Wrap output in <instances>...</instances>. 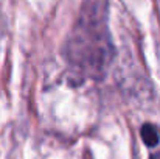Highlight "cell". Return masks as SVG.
Masks as SVG:
<instances>
[{
	"label": "cell",
	"mask_w": 160,
	"mask_h": 159,
	"mask_svg": "<svg viewBox=\"0 0 160 159\" xmlns=\"http://www.w3.org/2000/svg\"><path fill=\"white\" fill-rule=\"evenodd\" d=\"M142 139L148 147H156L159 144V133L152 125H143L142 126Z\"/></svg>",
	"instance_id": "7a4b0ae2"
},
{
	"label": "cell",
	"mask_w": 160,
	"mask_h": 159,
	"mask_svg": "<svg viewBox=\"0 0 160 159\" xmlns=\"http://www.w3.org/2000/svg\"><path fill=\"white\" fill-rule=\"evenodd\" d=\"M67 61L89 78H101L107 70L113 45L107 28L106 0H87L65 45Z\"/></svg>",
	"instance_id": "6da1fadb"
},
{
	"label": "cell",
	"mask_w": 160,
	"mask_h": 159,
	"mask_svg": "<svg viewBox=\"0 0 160 159\" xmlns=\"http://www.w3.org/2000/svg\"><path fill=\"white\" fill-rule=\"evenodd\" d=\"M151 159H160V151H159V153H156V155H152V156H151Z\"/></svg>",
	"instance_id": "3957f363"
}]
</instances>
